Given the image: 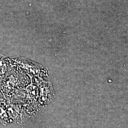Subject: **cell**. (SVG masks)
<instances>
[{
    "instance_id": "6da1fadb",
    "label": "cell",
    "mask_w": 128,
    "mask_h": 128,
    "mask_svg": "<svg viewBox=\"0 0 128 128\" xmlns=\"http://www.w3.org/2000/svg\"><path fill=\"white\" fill-rule=\"evenodd\" d=\"M9 60L4 58H0V76H4L8 69Z\"/></svg>"
}]
</instances>
